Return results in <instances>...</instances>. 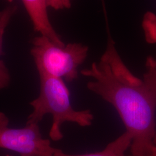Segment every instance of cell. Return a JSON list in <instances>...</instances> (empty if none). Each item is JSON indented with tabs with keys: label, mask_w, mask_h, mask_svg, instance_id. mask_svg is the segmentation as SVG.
I'll return each mask as SVG.
<instances>
[{
	"label": "cell",
	"mask_w": 156,
	"mask_h": 156,
	"mask_svg": "<svg viewBox=\"0 0 156 156\" xmlns=\"http://www.w3.org/2000/svg\"><path fill=\"white\" fill-rule=\"evenodd\" d=\"M146 39L149 44H156V19L148 25ZM145 66L142 79L134 75L109 36L100 61L80 72L92 79L86 84L88 90L116 110L131 137L129 149L134 156H156V58L148 56Z\"/></svg>",
	"instance_id": "cell-1"
},
{
	"label": "cell",
	"mask_w": 156,
	"mask_h": 156,
	"mask_svg": "<svg viewBox=\"0 0 156 156\" xmlns=\"http://www.w3.org/2000/svg\"><path fill=\"white\" fill-rule=\"evenodd\" d=\"M40 80V92L37 98L30 104L33 112L27 118L26 124H39L47 114L51 115L53 123L49 131L51 140H62V126L66 122H71L85 127L90 126L94 116L90 110L76 111L70 100V93L61 78H56L38 71Z\"/></svg>",
	"instance_id": "cell-2"
},
{
	"label": "cell",
	"mask_w": 156,
	"mask_h": 156,
	"mask_svg": "<svg viewBox=\"0 0 156 156\" xmlns=\"http://www.w3.org/2000/svg\"><path fill=\"white\" fill-rule=\"evenodd\" d=\"M31 43V54L38 71L64 79L67 82L78 79V68L88 55L87 46L75 42L60 46L41 35L34 37Z\"/></svg>",
	"instance_id": "cell-3"
},
{
	"label": "cell",
	"mask_w": 156,
	"mask_h": 156,
	"mask_svg": "<svg viewBox=\"0 0 156 156\" xmlns=\"http://www.w3.org/2000/svg\"><path fill=\"white\" fill-rule=\"evenodd\" d=\"M9 122L7 116L0 112V148L14 151L20 156H51L57 151L50 140L42 137L39 124L12 128Z\"/></svg>",
	"instance_id": "cell-4"
},
{
	"label": "cell",
	"mask_w": 156,
	"mask_h": 156,
	"mask_svg": "<svg viewBox=\"0 0 156 156\" xmlns=\"http://www.w3.org/2000/svg\"><path fill=\"white\" fill-rule=\"evenodd\" d=\"M23 3L33 23L34 30L45 36L55 44L64 46L65 44L51 25L48 13L46 0H22Z\"/></svg>",
	"instance_id": "cell-5"
},
{
	"label": "cell",
	"mask_w": 156,
	"mask_h": 156,
	"mask_svg": "<svg viewBox=\"0 0 156 156\" xmlns=\"http://www.w3.org/2000/svg\"><path fill=\"white\" fill-rule=\"evenodd\" d=\"M131 143L132 139L130 135L125 131L116 140L108 144L105 148L100 151L84 154H69L57 149L51 156H134L125 154L126 151L130 148Z\"/></svg>",
	"instance_id": "cell-6"
},
{
	"label": "cell",
	"mask_w": 156,
	"mask_h": 156,
	"mask_svg": "<svg viewBox=\"0 0 156 156\" xmlns=\"http://www.w3.org/2000/svg\"><path fill=\"white\" fill-rule=\"evenodd\" d=\"M17 10L16 5H9L0 11V57L3 51V37L6 28ZM11 75L5 63L0 58V91L7 88L11 83Z\"/></svg>",
	"instance_id": "cell-7"
},
{
	"label": "cell",
	"mask_w": 156,
	"mask_h": 156,
	"mask_svg": "<svg viewBox=\"0 0 156 156\" xmlns=\"http://www.w3.org/2000/svg\"><path fill=\"white\" fill-rule=\"evenodd\" d=\"M47 5L55 10L69 9L72 5L73 0H46Z\"/></svg>",
	"instance_id": "cell-8"
},
{
	"label": "cell",
	"mask_w": 156,
	"mask_h": 156,
	"mask_svg": "<svg viewBox=\"0 0 156 156\" xmlns=\"http://www.w3.org/2000/svg\"><path fill=\"white\" fill-rule=\"evenodd\" d=\"M154 144L156 146V135H155V136H154Z\"/></svg>",
	"instance_id": "cell-9"
},
{
	"label": "cell",
	"mask_w": 156,
	"mask_h": 156,
	"mask_svg": "<svg viewBox=\"0 0 156 156\" xmlns=\"http://www.w3.org/2000/svg\"><path fill=\"white\" fill-rule=\"evenodd\" d=\"M5 1H7V2H13V0H5Z\"/></svg>",
	"instance_id": "cell-10"
},
{
	"label": "cell",
	"mask_w": 156,
	"mask_h": 156,
	"mask_svg": "<svg viewBox=\"0 0 156 156\" xmlns=\"http://www.w3.org/2000/svg\"><path fill=\"white\" fill-rule=\"evenodd\" d=\"M6 156H11V155H8H8H6Z\"/></svg>",
	"instance_id": "cell-11"
}]
</instances>
